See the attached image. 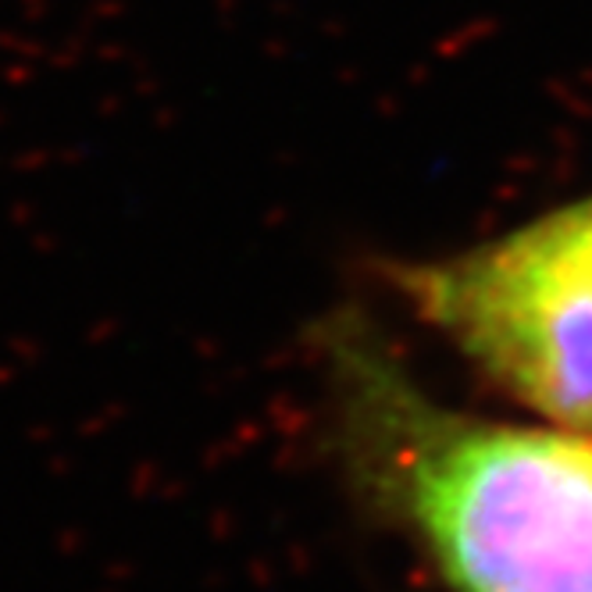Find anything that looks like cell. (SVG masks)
<instances>
[{
	"label": "cell",
	"mask_w": 592,
	"mask_h": 592,
	"mask_svg": "<svg viewBox=\"0 0 592 592\" xmlns=\"http://www.w3.org/2000/svg\"><path fill=\"white\" fill-rule=\"evenodd\" d=\"M321 357L354 485L449 592H592V435L446 407L350 314Z\"/></svg>",
	"instance_id": "6da1fadb"
},
{
	"label": "cell",
	"mask_w": 592,
	"mask_h": 592,
	"mask_svg": "<svg viewBox=\"0 0 592 592\" xmlns=\"http://www.w3.org/2000/svg\"><path fill=\"white\" fill-rule=\"evenodd\" d=\"M390 282L489 385L592 435V193Z\"/></svg>",
	"instance_id": "7a4b0ae2"
}]
</instances>
